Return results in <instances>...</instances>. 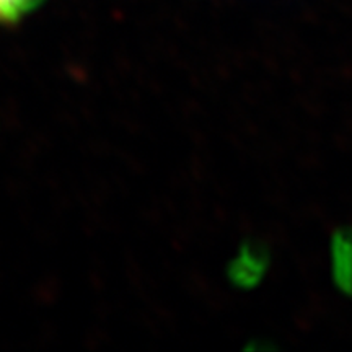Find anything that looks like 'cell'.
Wrapping results in <instances>:
<instances>
[{
    "instance_id": "1",
    "label": "cell",
    "mask_w": 352,
    "mask_h": 352,
    "mask_svg": "<svg viewBox=\"0 0 352 352\" xmlns=\"http://www.w3.org/2000/svg\"><path fill=\"white\" fill-rule=\"evenodd\" d=\"M43 0H0V23L12 25L39 7Z\"/></svg>"
},
{
    "instance_id": "2",
    "label": "cell",
    "mask_w": 352,
    "mask_h": 352,
    "mask_svg": "<svg viewBox=\"0 0 352 352\" xmlns=\"http://www.w3.org/2000/svg\"><path fill=\"white\" fill-rule=\"evenodd\" d=\"M259 261H261V256H259V254L253 252H246L235 264V271H233L235 279L243 280V283H250L254 277H258Z\"/></svg>"
}]
</instances>
